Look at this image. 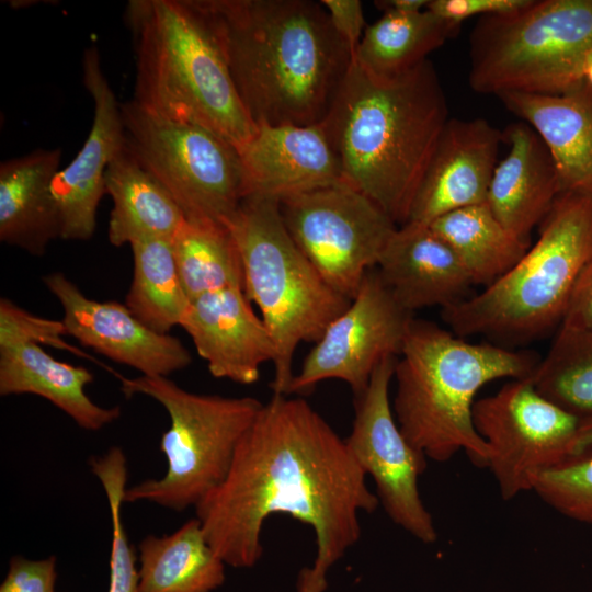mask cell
<instances>
[{"label": "cell", "mask_w": 592, "mask_h": 592, "mask_svg": "<svg viewBox=\"0 0 592 592\" xmlns=\"http://www.w3.org/2000/svg\"><path fill=\"white\" fill-rule=\"evenodd\" d=\"M365 477L345 439L304 398L273 394L195 514L214 551L235 568L261 560L264 522L287 514L314 530L311 567L327 574L358 542L360 513L379 505Z\"/></svg>", "instance_id": "cell-1"}, {"label": "cell", "mask_w": 592, "mask_h": 592, "mask_svg": "<svg viewBox=\"0 0 592 592\" xmlns=\"http://www.w3.org/2000/svg\"><path fill=\"white\" fill-rule=\"evenodd\" d=\"M200 1L257 126L325 119L352 57L320 1Z\"/></svg>", "instance_id": "cell-2"}, {"label": "cell", "mask_w": 592, "mask_h": 592, "mask_svg": "<svg viewBox=\"0 0 592 592\" xmlns=\"http://www.w3.org/2000/svg\"><path fill=\"white\" fill-rule=\"evenodd\" d=\"M448 119L446 96L429 59L396 77L373 75L352 59L321 123L342 181L401 226Z\"/></svg>", "instance_id": "cell-3"}, {"label": "cell", "mask_w": 592, "mask_h": 592, "mask_svg": "<svg viewBox=\"0 0 592 592\" xmlns=\"http://www.w3.org/2000/svg\"><path fill=\"white\" fill-rule=\"evenodd\" d=\"M136 76L146 112L205 127L237 149L255 133L213 22L200 0H130Z\"/></svg>", "instance_id": "cell-4"}, {"label": "cell", "mask_w": 592, "mask_h": 592, "mask_svg": "<svg viewBox=\"0 0 592 592\" xmlns=\"http://www.w3.org/2000/svg\"><path fill=\"white\" fill-rule=\"evenodd\" d=\"M539 358L490 343H473L413 319L395 364V419L426 458L444 463L460 451L487 467L490 451L475 429L477 392L497 379L530 377Z\"/></svg>", "instance_id": "cell-5"}, {"label": "cell", "mask_w": 592, "mask_h": 592, "mask_svg": "<svg viewBox=\"0 0 592 592\" xmlns=\"http://www.w3.org/2000/svg\"><path fill=\"white\" fill-rule=\"evenodd\" d=\"M592 254V194L560 193L536 242L501 277L443 309L458 337L526 340L561 322L577 277Z\"/></svg>", "instance_id": "cell-6"}, {"label": "cell", "mask_w": 592, "mask_h": 592, "mask_svg": "<svg viewBox=\"0 0 592 592\" xmlns=\"http://www.w3.org/2000/svg\"><path fill=\"white\" fill-rule=\"evenodd\" d=\"M227 226L241 255L244 293L275 345L271 388L288 396L298 345L316 343L351 299L329 286L296 246L277 201L244 197Z\"/></svg>", "instance_id": "cell-7"}, {"label": "cell", "mask_w": 592, "mask_h": 592, "mask_svg": "<svg viewBox=\"0 0 592 592\" xmlns=\"http://www.w3.org/2000/svg\"><path fill=\"white\" fill-rule=\"evenodd\" d=\"M592 52V0H530L479 19L470 36L469 86L481 94L562 93L583 82Z\"/></svg>", "instance_id": "cell-8"}, {"label": "cell", "mask_w": 592, "mask_h": 592, "mask_svg": "<svg viewBox=\"0 0 592 592\" xmlns=\"http://www.w3.org/2000/svg\"><path fill=\"white\" fill-rule=\"evenodd\" d=\"M121 382L126 397L146 395L170 418L160 440L167 459L164 475L127 488L124 502L148 501L174 511L195 508L225 479L263 402L187 391L164 376L121 377Z\"/></svg>", "instance_id": "cell-9"}, {"label": "cell", "mask_w": 592, "mask_h": 592, "mask_svg": "<svg viewBox=\"0 0 592 592\" xmlns=\"http://www.w3.org/2000/svg\"><path fill=\"white\" fill-rule=\"evenodd\" d=\"M121 112L129 150L185 219L227 225L242 201L238 149L205 127L156 116L132 100Z\"/></svg>", "instance_id": "cell-10"}, {"label": "cell", "mask_w": 592, "mask_h": 592, "mask_svg": "<svg viewBox=\"0 0 592 592\" xmlns=\"http://www.w3.org/2000/svg\"><path fill=\"white\" fill-rule=\"evenodd\" d=\"M284 224L326 283L352 299L397 229L372 200L343 181L286 197Z\"/></svg>", "instance_id": "cell-11"}, {"label": "cell", "mask_w": 592, "mask_h": 592, "mask_svg": "<svg viewBox=\"0 0 592 592\" xmlns=\"http://www.w3.org/2000/svg\"><path fill=\"white\" fill-rule=\"evenodd\" d=\"M473 421L490 451L487 467L506 501L532 491L542 473L577 453L581 420L542 395L530 377L511 379L477 399Z\"/></svg>", "instance_id": "cell-12"}, {"label": "cell", "mask_w": 592, "mask_h": 592, "mask_svg": "<svg viewBox=\"0 0 592 592\" xmlns=\"http://www.w3.org/2000/svg\"><path fill=\"white\" fill-rule=\"evenodd\" d=\"M396 360H384L366 389L354 396V419L345 442L363 473L373 478L388 517L421 543L433 544L437 531L418 486L428 458L402 434L391 407Z\"/></svg>", "instance_id": "cell-13"}, {"label": "cell", "mask_w": 592, "mask_h": 592, "mask_svg": "<svg viewBox=\"0 0 592 592\" xmlns=\"http://www.w3.org/2000/svg\"><path fill=\"white\" fill-rule=\"evenodd\" d=\"M413 319L376 267L369 270L346 309L307 353L288 396L307 395L328 379L344 382L354 396L362 394L376 367L388 357H398Z\"/></svg>", "instance_id": "cell-14"}, {"label": "cell", "mask_w": 592, "mask_h": 592, "mask_svg": "<svg viewBox=\"0 0 592 592\" xmlns=\"http://www.w3.org/2000/svg\"><path fill=\"white\" fill-rule=\"evenodd\" d=\"M83 86L93 101V121L88 137L53 181V195L65 240H89L96 226V209L105 194V171L126 145L121 103L104 75L96 46L84 49Z\"/></svg>", "instance_id": "cell-15"}, {"label": "cell", "mask_w": 592, "mask_h": 592, "mask_svg": "<svg viewBox=\"0 0 592 592\" xmlns=\"http://www.w3.org/2000/svg\"><path fill=\"white\" fill-rule=\"evenodd\" d=\"M47 289L60 303L66 334L143 376H164L186 368L192 356L175 337L159 333L119 303L88 298L61 272L43 276Z\"/></svg>", "instance_id": "cell-16"}, {"label": "cell", "mask_w": 592, "mask_h": 592, "mask_svg": "<svg viewBox=\"0 0 592 592\" xmlns=\"http://www.w3.org/2000/svg\"><path fill=\"white\" fill-rule=\"evenodd\" d=\"M238 152L242 198L280 202L342 181L338 156L322 123L259 125Z\"/></svg>", "instance_id": "cell-17"}, {"label": "cell", "mask_w": 592, "mask_h": 592, "mask_svg": "<svg viewBox=\"0 0 592 592\" xmlns=\"http://www.w3.org/2000/svg\"><path fill=\"white\" fill-rule=\"evenodd\" d=\"M502 140L503 134L483 118H449L422 178L408 221L430 225L451 212L485 204Z\"/></svg>", "instance_id": "cell-18"}, {"label": "cell", "mask_w": 592, "mask_h": 592, "mask_svg": "<svg viewBox=\"0 0 592 592\" xmlns=\"http://www.w3.org/2000/svg\"><path fill=\"white\" fill-rule=\"evenodd\" d=\"M215 378L254 384L263 364L273 363L270 331L242 288L231 287L191 300L181 326Z\"/></svg>", "instance_id": "cell-19"}, {"label": "cell", "mask_w": 592, "mask_h": 592, "mask_svg": "<svg viewBox=\"0 0 592 592\" xmlns=\"http://www.w3.org/2000/svg\"><path fill=\"white\" fill-rule=\"evenodd\" d=\"M376 270L397 301L408 311L464 299L473 282L460 260L430 225L398 226L383 250Z\"/></svg>", "instance_id": "cell-20"}, {"label": "cell", "mask_w": 592, "mask_h": 592, "mask_svg": "<svg viewBox=\"0 0 592 592\" xmlns=\"http://www.w3.org/2000/svg\"><path fill=\"white\" fill-rule=\"evenodd\" d=\"M509 151L494 168L486 204L517 239L530 244L560 194L555 162L540 137L524 122L505 129Z\"/></svg>", "instance_id": "cell-21"}, {"label": "cell", "mask_w": 592, "mask_h": 592, "mask_svg": "<svg viewBox=\"0 0 592 592\" xmlns=\"http://www.w3.org/2000/svg\"><path fill=\"white\" fill-rule=\"evenodd\" d=\"M498 98L545 144L560 193L592 194V87L581 82L557 94L505 92Z\"/></svg>", "instance_id": "cell-22"}, {"label": "cell", "mask_w": 592, "mask_h": 592, "mask_svg": "<svg viewBox=\"0 0 592 592\" xmlns=\"http://www.w3.org/2000/svg\"><path fill=\"white\" fill-rule=\"evenodd\" d=\"M61 150L36 149L0 164V240L33 255H43L60 238L53 195Z\"/></svg>", "instance_id": "cell-23"}, {"label": "cell", "mask_w": 592, "mask_h": 592, "mask_svg": "<svg viewBox=\"0 0 592 592\" xmlns=\"http://www.w3.org/2000/svg\"><path fill=\"white\" fill-rule=\"evenodd\" d=\"M93 374L54 358L38 343L16 341L0 345V395L32 394L45 398L80 428L98 431L121 417L118 406L93 402L86 387Z\"/></svg>", "instance_id": "cell-24"}, {"label": "cell", "mask_w": 592, "mask_h": 592, "mask_svg": "<svg viewBox=\"0 0 592 592\" xmlns=\"http://www.w3.org/2000/svg\"><path fill=\"white\" fill-rule=\"evenodd\" d=\"M105 194L113 201L107 226L111 244L144 239L171 240L185 217L167 190L140 164L127 146L109 164Z\"/></svg>", "instance_id": "cell-25"}, {"label": "cell", "mask_w": 592, "mask_h": 592, "mask_svg": "<svg viewBox=\"0 0 592 592\" xmlns=\"http://www.w3.org/2000/svg\"><path fill=\"white\" fill-rule=\"evenodd\" d=\"M138 592H212L226 579V563L194 517L170 535L139 544Z\"/></svg>", "instance_id": "cell-26"}, {"label": "cell", "mask_w": 592, "mask_h": 592, "mask_svg": "<svg viewBox=\"0 0 592 592\" xmlns=\"http://www.w3.org/2000/svg\"><path fill=\"white\" fill-rule=\"evenodd\" d=\"M459 26L428 9L409 14L385 12L365 29L352 59L373 75L396 77L425 61Z\"/></svg>", "instance_id": "cell-27"}, {"label": "cell", "mask_w": 592, "mask_h": 592, "mask_svg": "<svg viewBox=\"0 0 592 592\" xmlns=\"http://www.w3.org/2000/svg\"><path fill=\"white\" fill-rule=\"evenodd\" d=\"M454 250L473 284L488 286L506 273L530 248L479 204L445 214L430 224Z\"/></svg>", "instance_id": "cell-28"}, {"label": "cell", "mask_w": 592, "mask_h": 592, "mask_svg": "<svg viewBox=\"0 0 592 592\" xmlns=\"http://www.w3.org/2000/svg\"><path fill=\"white\" fill-rule=\"evenodd\" d=\"M171 246L190 300L225 288L243 289L241 255L227 225L184 219L171 239Z\"/></svg>", "instance_id": "cell-29"}, {"label": "cell", "mask_w": 592, "mask_h": 592, "mask_svg": "<svg viewBox=\"0 0 592 592\" xmlns=\"http://www.w3.org/2000/svg\"><path fill=\"white\" fill-rule=\"evenodd\" d=\"M134 270L125 306L151 330L168 334L181 326L190 306L171 240L144 239L130 244Z\"/></svg>", "instance_id": "cell-30"}, {"label": "cell", "mask_w": 592, "mask_h": 592, "mask_svg": "<svg viewBox=\"0 0 592 592\" xmlns=\"http://www.w3.org/2000/svg\"><path fill=\"white\" fill-rule=\"evenodd\" d=\"M550 401L578 417H592V331L560 326L547 355L530 376Z\"/></svg>", "instance_id": "cell-31"}, {"label": "cell", "mask_w": 592, "mask_h": 592, "mask_svg": "<svg viewBox=\"0 0 592 592\" xmlns=\"http://www.w3.org/2000/svg\"><path fill=\"white\" fill-rule=\"evenodd\" d=\"M90 467L104 489L111 513L112 543L107 592H138L139 571L136 568V556L122 520V504L127 489L125 454L121 447H111L105 454L91 457Z\"/></svg>", "instance_id": "cell-32"}, {"label": "cell", "mask_w": 592, "mask_h": 592, "mask_svg": "<svg viewBox=\"0 0 592 592\" xmlns=\"http://www.w3.org/2000/svg\"><path fill=\"white\" fill-rule=\"evenodd\" d=\"M532 491L562 515L592 525V446L542 473Z\"/></svg>", "instance_id": "cell-33"}, {"label": "cell", "mask_w": 592, "mask_h": 592, "mask_svg": "<svg viewBox=\"0 0 592 592\" xmlns=\"http://www.w3.org/2000/svg\"><path fill=\"white\" fill-rule=\"evenodd\" d=\"M60 334H66L61 321L56 322L34 317L8 298H1L0 345L16 341H27L55 344L61 349L71 348L59 339Z\"/></svg>", "instance_id": "cell-34"}, {"label": "cell", "mask_w": 592, "mask_h": 592, "mask_svg": "<svg viewBox=\"0 0 592 592\" xmlns=\"http://www.w3.org/2000/svg\"><path fill=\"white\" fill-rule=\"evenodd\" d=\"M56 558L26 559L13 557L0 585V592H55Z\"/></svg>", "instance_id": "cell-35"}, {"label": "cell", "mask_w": 592, "mask_h": 592, "mask_svg": "<svg viewBox=\"0 0 592 592\" xmlns=\"http://www.w3.org/2000/svg\"><path fill=\"white\" fill-rule=\"evenodd\" d=\"M530 0H430L428 10L443 20L460 25L475 15L505 14L525 7Z\"/></svg>", "instance_id": "cell-36"}, {"label": "cell", "mask_w": 592, "mask_h": 592, "mask_svg": "<svg viewBox=\"0 0 592 592\" xmlns=\"http://www.w3.org/2000/svg\"><path fill=\"white\" fill-rule=\"evenodd\" d=\"M331 25L354 56L364 34L365 19L360 0H320Z\"/></svg>", "instance_id": "cell-37"}, {"label": "cell", "mask_w": 592, "mask_h": 592, "mask_svg": "<svg viewBox=\"0 0 592 592\" xmlns=\"http://www.w3.org/2000/svg\"><path fill=\"white\" fill-rule=\"evenodd\" d=\"M560 326L592 331V254L577 277Z\"/></svg>", "instance_id": "cell-38"}, {"label": "cell", "mask_w": 592, "mask_h": 592, "mask_svg": "<svg viewBox=\"0 0 592 592\" xmlns=\"http://www.w3.org/2000/svg\"><path fill=\"white\" fill-rule=\"evenodd\" d=\"M430 0H382L375 1V5L378 7L384 13H417L425 10Z\"/></svg>", "instance_id": "cell-39"}, {"label": "cell", "mask_w": 592, "mask_h": 592, "mask_svg": "<svg viewBox=\"0 0 592 592\" xmlns=\"http://www.w3.org/2000/svg\"><path fill=\"white\" fill-rule=\"evenodd\" d=\"M327 589V574L317 572L312 567L301 569L297 592H325Z\"/></svg>", "instance_id": "cell-40"}, {"label": "cell", "mask_w": 592, "mask_h": 592, "mask_svg": "<svg viewBox=\"0 0 592 592\" xmlns=\"http://www.w3.org/2000/svg\"><path fill=\"white\" fill-rule=\"evenodd\" d=\"M589 446H592V417L580 421L577 453Z\"/></svg>", "instance_id": "cell-41"}, {"label": "cell", "mask_w": 592, "mask_h": 592, "mask_svg": "<svg viewBox=\"0 0 592 592\" xmlns=\"http://www.w3.org/2000/svg\"><path fill=\"white\" fill-rule=\"evenodd\" d=\"M582 81L592 87V52L583 60L581 68Z\"/></svg>", "instance_id": "cell-42"}]
</instances>
